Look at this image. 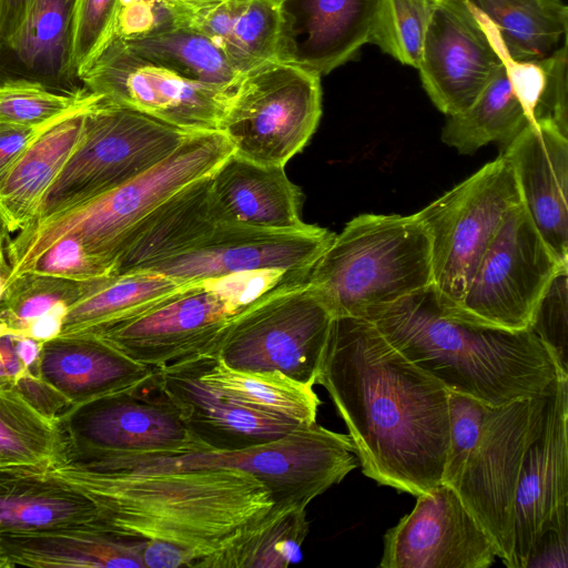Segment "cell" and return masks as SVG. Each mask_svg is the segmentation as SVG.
<instances>
[{
    "instance_id": "6da1fadb",
    "label": "cell",
    "mask_w": 568,
    "mask_h": 568,
    "mask_svg": "<svg viewBox=\"0 0 568 568\" xmlns=\"http://www.w3.org/2000/svg\"><path fill=\"white\" fill-rule=\"evenodd\" d=\"M316 384L344 420L365 476L416 497L442 483L448 390L369 320L335 318Z\"/></svg>"
},
{
    "instance_id": "7a4b0ae2",
    "label": "cell",
    "mask_w": 568,
    "mask_h": 568,
    "mask_svg": "<svg viewBox=\"0 0 568 568\" xmlns=\"http://www.w3.org/2000/svg\"><path fill=\"white\" fill-rule=\"evenodd\" d=\"M99 501L98 530L142 549L144 568H213L273 506L252 475L231 468L105 471L51 467Z\"/></svg>"
},
{
    "instance_id": "3957f363",
    "label": "cell",
    "mask_w": 568,
    "mask_h": 568,
    "mask_svg": "<svg viewBox=\"0 0 568 568\" xmlns=\"http://www.w3.org/2000/svg\"><path fill=\"white\" fill-rule=\"evenodd\" d=\"M363 318L448 392L493 407L535 397L557 375L568 377L530 328L508 331L449 316L432 285Z\"/></svg>"
},
{
    "instance_id": "277c9868",
    "label": "cell",
    "mask_w": 568,
    "mask_h": 568,
    "mask_svg": "<svg viewBox=\"0 0 568 568\" xmlns=\"http://www.w3.org/2000/svg\"><path fill=\"white\" fill-rule=\"evenodd\" d=\"M233 152V145L221 131L192 132L166 159L131 181L71 210L28 224L9 242V282L62 236L79 241L90 255L113 271L118 245L138 222L184 186L211 175Z\"/></svg>"
},
{
    "instance_id": "5b68a950",
    "label": "cell",
    "mask_w": 568,
    "mask_h": 568,
    "mask_svg": "<svg viewBox=\"0 0 568 568\" xmlns=\"http://www.w3.org/2000/svg\"><path fill=\"white\" fill-rule=\"evenodd\" d=\"M432 281L430 240L415 214L373 213L334 235L307 278L335 317H366Z\"/></svg>"
},
{
    "instance_id": "8992f818",
    "label": "cell",
    "mask_w": 568,
    "mask_h": 568,
    "mask_svg": "<svg viewBox=\"0 0 568 568\" xmlns=\"http://www.w3.org/2000/svg\"><path fill=\"white\" fill-rule=\"evenodd\" d=\"M356 458L348 435L314 423L301 424L278 439L243 449L173 456H95L82 466L105 471L239 469L266 487L273 506L306 508L356 468Z\"/></svg>"
},
{
    "instance_id": "52a82bcc",
    "label": "cell",
    "mask_w": 568,
    "mask_h": 568,
    "mask_svg": "<svg viewBox=\"0 0 568 568\" xmlns=\"http://www.w3.org/2000/svg\"><path fill=\"white\" fill-rule=\"evenodd\" d=\"M280 271L242 272L187 283L151 310L92 332L133 361L163 368L209 355L229 322L288 278Z\"/></svg>"
},
{
    "instance_id": "ba28073f",
    "label": "cell",
    "mask_w": 568,
    "mask_h": 568,
    "mask_svg": "<svg viewBox=\"0 0 568 568\" xmlns=\"http://www.w3.org/2000/svg\"><path fill=\"white\" fill-rule=\"evenodd\" d=\"M335 315L307 281L288 278L239 312L212 352L227 366L316 385Z\"/></svg>"
},
{
    "instance_id": "9c48e42d",
    "label": "cell",
    "mask_w": 568,
    "mask_h": 568,
    "mask_svg": "<svg viewBox=\"0 0 568 568\" xmlns=\"http://www.w3.org/2000/svg\"><path fill=\"white\" fill-rule=\"evenodd\" d=\"M190 133L102 98L85 112L81 142L30 223L131 181L166 159Z\"/></svg>"
},
{
    "instance_id": "30bf717a",
    "label": "cell",
    "mask_w": 568,
    "mask_h": 568,
    "mask_svg": "<svg viewBox=\"0 0 568 568\" xmlns=\"http://www.w3.org/2000/svg\"><path fill=\"white\" fill-rule=\"evenodd\" d=\"M520 204L513 170L500 154L415 213L432 246V286L443 311L463 298L508 211Z\"/></svg>"
},
{
    "instance_id": "8fae6325",
    "label": "cell",
    "mask_w": 568,
    "mask_h": 568,
    "mask_svg": "<svg viewBox=\"0 0 568 568\" xmlns=\"http://www.w3.org/2000/svg\"><path fill=\"white\" fill-rule=\"evenodd\" d=\"M321 115V75L272 60L243 73L220 131L236 154L284 166L307 144Z\"/></svg>"
},
{
    "instance_id": "7c38bea8",
    "label": "cell",
    "mask_w": 568,
    "mask_h": 568,
    "mask_svg": "<svg viewBox=\"0 0 568 568\" xmlns=\"http://www.w3.org/2000/svg\"><path fill=\"white\" fill-rule=\"evenodd\" d=\"M58 423L68 459L173 456L209 450L191 433L156 372L130 389L71 405Z\"/></svg>"
},
{
    "instance_id": "4fadbf2b",
    "label": "cell",
    "mask_w": 568,
    "mask_h": 568,
    "mask_svg": "<svg viewBox=\"0 0 568 568\" xmlns=\"http://www.w3.org/2000/svg\"><path fill=\"white\" fill-rule=\"evenodd\" d=\"M565 267L568 263L549 248L520 203L506 214L459 304L444 312L474 324L527 329L548 286Z\"/></svg>"
},
{
    "instance_id": "5bb4252c",
    "label": "cell",
    "mask_w": 568,
    "mask_h": 568,
    "mask_svg": "<svg viewBox=\"0 0 568 568\" xmlns=\"http://www.w3.org/2000/svg\"><path fill=\"white\" fill-rule=\"evenodd\" d=\"M78 77L90 92L186 132L220 131L235 88L183 78L143 58L120 39L105 42Z\"/></svg>"
},
{
    "instance_id": "9a60e30c",
    "label": "cell",
    "mask_w": 568,
    "mask_h": 568,
    "mask_svg": "<svg viewBox=\"0 0 568 568\" xmlns=\"http://www.w3.org/2000/svg\"><path fill=\"white\" fill-rule=\"evenodd\" d=\"M542 393L489 408L479 437L453 487L491 539L497 557L506 566L514 547L518 476Z\"/></svg>"
},
{
    "instance_id": "2e32d148",
    "label": "cell",
    "mask_w": 568,
    "mask_h": 568,
    "mask_svg": "<svg viewBox=\"0 0 568 568\" xmlns=\"http://www.w3.org/2000/svg\"><path fill=\"white\" fill-rule=\"evenodd\" d=\"M506 49L494 23L467 0H434L417 70L435 106L466 110L500 68Z\"/></svg>"
},
{
    "instance_id": "e0dca14e",
    "label": "cell",
    "mask_w": 568,
    "mask_h": 568,
    "mask_svg": "<svg viewBox=\"0 0 568 568\" xmlns=\"http://www.w3.org/2000/svg\"><path fill=\"white\" fill-rule=\"evenodd\" d=\"M568 377L545 388L518 476L514 547L507 567L524 568L540 537L568 534Z\"/></svg>"
},
{
    "instance_id": "ac0fdd59",
    "label": "cell",
    "mask_w": 568,
    "mask_h": 568,
    "mask_svg": "<svg viewBox=\"0 0 568 568\" xmlns=\"http://www.w3.org/2000/svg\"><path fill=\"white\" fill-rule=\"evenodd\" d=\"M334 235L327 229L306 223L296 229L216 224L193 247L144 271L183 283L264 271L308 278Z\"/></svg>"
},
{
    "instance_id": "d6986e66",
    "label": "cell",
    "mask_w": 568,
    "mask_h": 568,
    "mask_svg": "<svg viewBox=\"0 0 568 568\" xmlns=\"http://www.w3.org/2000/svg\"><path fill=\"white\" fill-rule=\"evenodd\" d=\"M497 552L457 493L439 483L384 536L383 568H487Z\"/></svg>"
},
{
    "instance_id": "ffe728a7",
    "label": "cell",
    "mask_w": 568,
    "mask_h": 568,
    "mask_svg": "<svg viewBox=\"0 0 568 568\" xmlns=\"http://www.w3.org/2000/svg\"><path fill=\"white\" fill-rule=\"evenodd\" d=\"M381 0H278L276 60L328 74L371 43Z\"/></svg>"
},
{
    "instance_id": "44dd1931",
    "label": "cell",
    "mask_w": 568,
    "mask_h": 568,
    "mask_svg": "<svg viewBox=\"0 0 568 568\" xmlns=\"http://www.w3.org/2000/svg\"><path fill=\"white\" fill-rule=\"evenodd\" d=\"M500 154L542 240L568 263V135L554 123L528 122Z\"/></svg>"
},
{
    "instance_id": "7402d4cb",
    "label": "cell",
    "mask_w": 568,
    "mask_h": 568,
    "mask_svg": "<svg viewBox=\"0 0 568 568\" xmlns=\"http://www.w3.org/2000/svg\"><path fill=\"white\" fill-rule=\"evenodd\" d=\"M546 84L540 60L519 61L504 55L494 78L464 111L448 115L442 141L460 154L484 145L506 146L535 118Z\"/></svg>"
},
{
    "instance_id": "603a6c76",
    "label": "cell",
    "mask_w": 568,
    "mask_h": 568,
    "mask_svg": "<svg viewBox=\"0 0 568 568\" xmlns=\"http://www.w3.org/2000/svg\"><path fill=\"white\" fill-rule=\"evenodd\" d=\"M155 372L191 433L209 450H235L265 444L301 425L232 399L183 365L155 368Z\"/></svg>"
},
{
    "instance_id": "cb8c5ba5",
    "label": "cell",
    "mask_w": 568,
    "mask_h": 568,
    "mask_svg": "<svg viewBox=\"0 0 568 568\" xmlns=\"http://www.w3.org/2000/svg\"><path fill=\"white\" fill-rule=\"evenodd\" d=\"M94 496L53 468L0 467V535L98 529Z\"/></svg>"
},
{
    "instance_id": "d4e9b609",
    "label": "cell",
    "mask_w": 568,
    "mask_h": 568,
    "mask_svg": "<svg viewBox=\"0 0 568 568\" xmlns=\"http://www.w3.org/2000/svg\"><path fill=\"white\" fill-rule=\"evenodd\" d=\"M301 192L284 166L261 164L235 152L210 175V207L216 224L296 229Z\"/></svg>"
},
{
    "instance_id": "484cf974",
    "label": "cell",
    "mask_w": 568,
    "mask_h": 568,
    "mask_svg": "<svg viewBox=\"0 0 568 568\" xmlns=\"http://www.w3.org/2000/svg\"><path fill=\"white\" fill-rule=\"evenodd\" d=\"M74 0H32L23 20L0 42V82L26 80L62 92L82 89L73 67Z\"/></svg>"
},
{
    "instance_id": "4316f807",
    "label": "cell",
    "mask_w": 568,
    "mask_h": 568,
    "mask_svg": "<svg viewBox=\"0 0 568 568\" xmlns=\"http://www.w3.org/2000/svg\"><path fill=\"white\" fill-rule=\"evenodd\" d=\"M154 372L92 332L60 334L43 342L39 358L41 377L72 405L130 389Z\"/></svg>"
},
{
    "instance_id": "83f0119b",
    "label": "cell",
    "mask_w": 568,
    "mask_h": 568,
    "mask_svg": "<svg viewBox=\"0 0 568 568\" xmlns=\"http://www.w3.org/2000/svg\"><path fill=\"white\" fill-rule=\"evenodd\" d=\"M216 223L210 207V175L165 200L121 240L113 257L114 275L144 271L203 240Z\"/></svg>"
},
{
    "instance_id": "f1b7e54d",
    "label": "cell",
    "mask_w": 568,
    "mask_h": 568,
    "mask_svg": "<svg viewBox=\"0 0 568 568\" xmlns=\"http://www.w3.org/2000/svg\"><path fill=\"white\" fill-rule=\"evenodd\" d=\"M89 108L45 129L0 183V220L10 233L21 231L34 219L48 190L81 142Z\"/></svg>"
},
{
    "instance_id": "f546056e",
    "label": "cell",
    "mask_w": 568,
    "mask_h": 568,
    "mask_svg": "<svg viewBox=\"0 0 568 568\" xmlns=\"http://www.w3.org/2000/svg\"><path fill=\"white\" fill-rule=\"evenodd\" d=\"M12 567L144 568L141 548L97 529L0 535Z\"/></svg>"
},
{
    "instance_id": "4dcf8cb0",
    "label": "cell",
    "mask_w": 568,
    "mask_h": 568,
    "mask_svg": "<svg viewBox=\"0 0 568 568\" xmlns=\"http://www.w3.org/2000/svg\"><path fill=\"white\" fill-rule=\"evenodd\" d=\"M176 365H183L206 385L250 408L298 424L316 423L321 400L311 384L277 371L235 369L215 356H200Z\"/></svg>"
},
{
    "instance_id": "1f68e13d",
    "label": "cell",
    "mask_w": 568,
    "mask_h": 568,
    "mask_svg": "<svg viewBox=\"0 0 568 568\" xmlns=\"http://www.w3.org/2000/svg\"><path fill=\"white\" fill-rule=\"evenodd\" d=\"M74 281L27 272L12 280L0 303V323L34 339L60 335L70 307L104 280Z\"/></svg>"
},
{
    "instance_id": "d6a6232c",
    "label": "cell",
    "mask_w": 568,
    "mask_h": 568,
    "mask_svg": "<svg viewBox=\"0 0 568 568\" xmlns=\"http://www.w3.org/2000/svg\"><path fill=\"white\" fill-rule=\"evenodd\" d=\"M186 284L150 271L106 277L70 307L60 334L93 331L129 320L162 303Z\"/></svg>"
},
{
    "instance_id": "836d02e7",
    "label": "cell",
    "mask_w": 568,
    "mask_h": 568,
    "mask_svg": "<svg viewBox=\"0 0 568 568\" xmlns=\"http://www.w3.org/2000/svg\"><path fill=\"white\" fill-rule=\"evenodd\" d=\"M467 1L494 23L515 60H541L566 41L568 9L561 0Z\"/></svg>"
},
{
    "instance_id": "e575fe53",
    "label": "cell",
    "mask_w": 568,
    "mask_h": 568,
    "mask_svg": "<svg viewBox=\"0 0 568 568\" xmlns=\"http://www.w3.org/2000/svg\"><path fill=\"white\" fill-rule=\"evenodd\" d=\"M122 41L143 58L195 82L233 89L243 75L215 42L192 26Z\"/></svg>"
},
{
    "instance_id": "d590c367",
    "label": "cell",
    "mask_w": 568,
    "mask_h": 568,
    "mask_svg": "<svg viewBox=\"0 0 568 568\" xmlns=\"http://www.w3.org/2000/svg\"><path fill=\"white\" fill-rule=\"evenodd\" d=\"M65 456L58 419L38 413L14 388H0V467L51 468Z\"/></svg>"
},
{
    "instance_id": "8d00e7d4",
    "label": "cell",
    "mask_w": 568,
    "mask_h": 568,
    "mask_svg": "<svg viewBox=\"0 0 568 568\" xmlns=\"http://www.w3.org/2000/svg\"><path fill=\"white\" fill-rule=\"evenodd\" d=\"M306 508L272 506L215 560L213 568H285L302 559Z\"/></svg>"
},
{
    "instance_id": "74e56055",
    "label": "cell",
    "mask_w": 568,
    "mask_h": 568,
    "mask_svg": "<svg viewBox=\"0 0 568 568\" xmlns=\"http://www.w3.org/2000/svg\"><path fill=\"white\" fill-rule=\"evenodd\" d=\"M102 97L82 88L55 91L26 80L0 82V123L44 126L84 110Z\"/></svg>"
},
{
    "instance_id": "f35d334b",
    "label": "cell",
    "mask_w": 568,
    "mask_h": 568,
    "mask_svg": "<svg viewBox=\"0 0 568 568\" xmlns=\"http://www.w3.org/2000/svg\"><path fill=\"white\" fill-rule=\"evenodd\" d=\"M434 0H381L371 43L417 69Z\"/></svg>"
},
{
    "instance_id": "ab89813d",
    "label": "cell",
    "mask_w": 568,
    "mask_h": 568,
    "mask_svg": "<svg viewBox=\"0 0 568 568\" xmlns=\"http://www.w3.org/2000/svg\"><path fill=\"white\" fill-rule=\"evenodd\" d=\"M278 31V0H244L233 24L229 58L243 73L276 60Z\"/></svg>"
},
{
    "instance_id": "60d3db41",
    "label": "cell",
    "mask_w": 568,
    "mask_h": 568,
    "mask_svg": "<svg viewBox=\"0 0 568 568\" xmlns=\"http://www.w3.org/2000/svg\"><path fill=\"white\" fill-rule=\"evenodd\" d=\"M192 14L193 10L182 0H118L105 42L148 38L187 26Z\"/></svg>"
},
{
    "instance_id": "b9f144b4",
    "label": "cell",
    "mask_w": 568,
    "mask_h": 568,
    "mask_svg": "<svg viewBox=\"0 0 568 568\" xmlns=\"http://www.w3.org/2000/svg\"><path fill=\"white\" fill-rule=\"evenodd\" d=\"M490 407L473 397L448 392L449 443L442 483L452 488L457 483Z\"/></svg>"
},
{
    "instance_id": "7bdbcfd3",
    "label": "cell",
    "mask_w": 568,
    "mask_h": 568,
    "mask_svg": "<svg viewBox=\"0 0 568 568\" xmlns=\"http://www.w3.org/2000/svg\"><path fill=\"white\" fill-rule=\"evenodd\" d=\"M27 272L74 281L114 276L110 266L90 255L81 243L71 236H62L47 246L21 274Z\"/></svg>"
},
{
    "instance_id": "ee69618b",
    "label": "cell",
    "mask_w": 568,
    "mask_h": 568,
    "mask_svg": "<svg viewBox=\"0 0 568 568\" xmlns=\"http://www.w3.org/2000/svg\"><path fill=\"white\" fill-rule=\"evenodd\" d=\"M567 273L562 268L548 286L535 312L530 329L552 355L558 369L568 376Z\"/></svg>"
},
{
    "instance_id": "f6af8a7d",
    "label": "cell",
    "mask_w": 568,
    "mask_h": 568,
    "mask_svg": "<svg viewBox=\"0 0 568 568\" xmlns=\"http://www.w3.org/2000/svg\"><path fill=\"white\" fill-rule=\"evenodd\" d=\"M116 6L118 0H74L73 67L77 75L105 42Z\"/></svg>"
},
{
    "instance_id": "bcb514c9",
    "label": "cell",
    "mask_w": 568,
    "mask_h": 568,
    "mask_svg": "<svg viewBox=\"0 0 568 568\" xmlns=\"http://www.w3.org/2000/svg\"><path fill=\"white\" fill-rule=\"evenodd\" d=\"M540 61L546 84L532 122L554 123L568 135L567 41Z\"/></svg>"
},
{
    "instance_id": "7dc6e473",
    "label": "cell",
    "mask_w": 568,
    "mask_h": 568,
    "mask_svg": "<svg viewBox=\"0 0 568 568\" xmlns=\"http://www.w3.org/2000/svg\"><path fill=\"white\" fill-rule=\"evenodd\" d=\"M42 344L0 323V388H11L27 372L39 373Z\"/></svg>"
},
{
    "instance_id": "c3c4849f",
    "label": "cell",
    "mask_w": 568,
    "mask_h": 568,
    "mask_svg": "<svg viewBox=\"0 0 568 568\" xmlns=\"http://www.w3.org/2000/svg\"><path fill=\"white\" fill-rule=\"evenodd\" d=\"M38 413L50 419H58L72 404L39 373L27 372L12 386Z\"/></svg>"
},
{
    "instance_id": "681fc988",
    "label": "cell",
    "mask_w": 568,
    "mask_h": 568,
    "mask_svg": "<svg viewBox=\"0 0 568 568\" xmlns=\"http://www.w3.org/2000/svg\"><path fill=\"white\" fill-rule=\"evenodd\" d=\"M52 124L44 126H24L0 123V183L13 169L29 146Z\"/></svg>"
},
{
    "instance_id": "f907efd6",
    "label": "cell",
    "mask_w": 568,
    "mask_h": 568,
    "mask_svg": "<svg viewBox=\"0 0 568 568\" xmlns=\"http://www.w3.org/2000/svg\"><path fill=\"white\" fill-rule=\"evenodd\" d=\"M568 534L559 531L545 532L531 549L525 567L567 568Z\"/></svg>"
},
{
    "instance_id": "816d5d0a",
    "label": "cell",
    "mask_w": 568,
    "mask_h": 568,
    "mask_svg": "<svg viewBox=\"0 0 568 568\" xmlns=\"http://www.w3.org/2000/svg\"><path fill=\"white\" fill-rule=\"evenodd\" d=\"M32 0H0V42L7 41L23 20Z\"/></svg>"
},
{
    "instance_id": "f5cc1de1",
    "label": "cell",
    "mask_w": 568,
    "mask_h": 568,
    "mask_svg": "<svg viewBox=\"0 0 568 568\" xmlns=\"http://www.w3.org/2000/svg\"><path fill=\"white\" fill-rule=\"evenodd\" d=\"M10 234L11 233L0 220V303L9 285L11 274V264L8 254L9 242L11 240Z\"/></svg>"
},
{
    "instance_id": "db71d44e",
    "label": "cell",
    "mask_w": 568,
    "mask_h": 568,
    "mask_svg": "<svg viewBox=\"0 0 568 568\" xmlns=\"http://www.w3.org/2000/svg\"><path fill=\"white\" fill-rule=\"evenodd\" d=\"M187 7H190L193 12L195 10H199V9H202V8H206V7H211V6H214L223 0H182Z\"/></svg>"
},
{
    "instance_id": "11a10c76",
    "label": "cell",
    "mask_w": 568,
    "mask_h": 568,
    "mask_svg": "<svg viewBox=\"0 0 568 568\" xmlns=\"http://www.w3.org/2000/svg\"><path fill=\"white\" fill-rule=\"evenodd\" d=\"M12 565L6 556L1 545H0V568H11Z\"/></svg>"
}]
</instances>
